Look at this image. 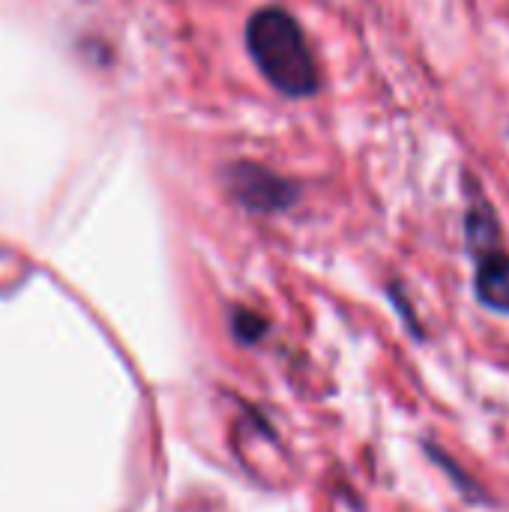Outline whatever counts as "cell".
I'll list each match as a JSON object with an SVG mask.
<instances>
[{
	"instance_id": "obj_4",
	"label": "cell",
	"mask_w": 509,
	"mask_h": 512,
	"mask_svg": "<svg viewBox=\"0 0 509 512\" xmlns=\"http://www.w3.org/2000/svg\"><path fill=\"white\" fill-rule=\"evenodd\" d=\"M237 192L243 201L255 204V207H276V204H285L288 201V186L285 183H276L270 174H261V171H237Z\"/></svg>"
},
{
	"instance_id": "obj_2",
	"label": "cell",
	"mask_w": 509,
	"mask_h": 512,
	"mask_svg": "<svg viewBox=\"0 0 509 512\" xmlns=\"http://www.w3.org/2000/svg\"><path fill=\"white\" fill-rule=\"evenodd\" d=\"M462 183H465V243L468 252L480 258L492 249H501V219L474 174L465 171Z\"/></svg>"
},
{
	"instance_id": "obj_1",
	"label": "cell",
	"mask_w": 509,
	"mask_h": 512,
	"mask_svg": "<svg viewBox=\"0 0 509 512\" xmlns=\"http://www.w3.org/2000/svg\"><path fill=\"white\" fill-rule=\"evenodd\" d=\"M249 51L258 69L285 96H312L318 90V72L300 24L282 9H264L249 21Z\"/></svg>"
},
{
	"instance_id": "obj_3",
	"label": "cell",
	"mask_w": 509,
	"mask_h": 512,
	"mask_svg": "<svg viewBox=\"0 0 509 512\" xmlns=\"http://www.w3.org/2000/svg\"><path fill=\"white\" fill-rule=\"evenodd\" d=\"M474 294L480 306H486L489 312L509 315V252L492 249L477 258Z\"/></svg>"
}]
</instances>
